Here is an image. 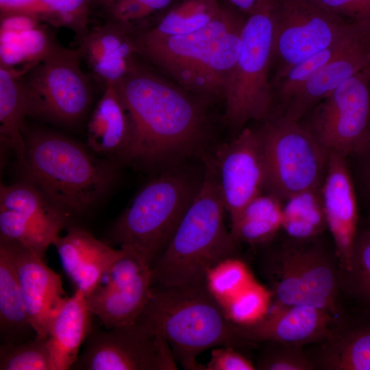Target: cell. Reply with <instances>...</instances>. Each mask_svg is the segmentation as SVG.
I'll return each instance as SVG.
<instances>
[{"mask_svg": "<svg viewBox=\"0 0 370 370\" xmlns=\"http://www.w3.org/2000/svg\"><path fill=\"white\" fill-rule=\"evenodd\" d=\"M114 85L131 123L120 159L155 164L185 158L200 148L207 127L202 100L136 64Z\"/></svg>", "mask_w": 370, "mask_h": 370, "instance_id": "obj_1", "label": "cell"}, {"mask_svg": "<svg viewBox=\"0 0 370 370\" xmlns=\"http://www.w3.org/2000/svg\"><path fill=\"white\" fill-rule=\"evenodd\" d=\"M205 162L204 175L193 200L171 240L151 264L153 286L202 283L213 266L237 256L238 243L225 223L226 210L214 160Z\"/></svg>", "mask_w": 370, "mask_h": 370, "instance_id": "obj_2", "label": "cell"}, {"mask_svg": "<svg viewBox=\"0 0 370 370\" xmlns=\"http://www.w3.org/2000/svg\"><path fill=\"white\" fill-rule=\"evenodd\" d=\"M23 136L25 180L70 217L87 212L114 182V164L77 142L44 130L24 128Z\"/></svg>", "mask_w": 370, "mask_h": 370, "instance_id": "obj_3", "label": "cell"}, {"mask_svg": "<svg viewBox=\"0 0 370 370\" xmlns=\"http://www.w3.org/2000/svg\"><path fill=\"white\" fill-rule=\"evenodd\" d=\"M137 321L167 341L175 360L188 370H206L197 360L217 347L249 345L208 291L206 282L174 287L153 286Z\"/></svg>", "mask_w": 370, "mask_h": 370, "instance_id": "obj_4", "label": "cell"}, {"mask_svg": "<svg viewBox=\"0 0 370 370\" xmlns=\"http://www.w3.org/2000/svg\"><path fill=\"white\" fill-rule=\"evenodd\" d=\"M200 183L175 171L156 177L138 192L115 222L113 241L151 265L171 240Z\"/></svg>", "mask_w": 370, "mask_h": 370, "instance_id": "obj_5", "label": "cell"}, {"mask_svg": "<svg viewBox=\"0 0 370 370\" xmlns=\"http://www.w3.org/2000/svg\"><path fill=\"white\" fill-rule=\"evenodd\" d=\"M273 41V0L249 15L242 27L239 52L227 81L225 119L241 130L251 120L266 119L273 104L269 79Z\"/></svg>", "mask_w": 370, "mask_h": 370, "instance_id": "obj_6", "label": "cell"}, {"mask_svg": "<svg viewBox=\"0 0 370 370\" xmlns=\"http://www.w3.org/2000/svg\"><path fill=\"white\" fill-rule=\"evenodd\" d=\"M266 171V190L282 201L321 187L328 152L301 121L275 114L257 130Z\"/></svg>", "mask_w": 370, "mask_h": 370, "instance_id": "obj_7", "label": "cell"}, {"mask_svg": "<svg viewBox=\"0 0 370 370\" xmlns=\"http://www.w3.org/2000/svg\"><path fill=\"white\" fill-rule=\"evenodd\" d=\"M291 241L264 264L275 306H309L335 315L341 271L321 247Z\"/></svg>", "mask_w": 370, "mask_h": 370, "instance_id": "obj_8", "label": "cell"}, {"mask_svg": "<svg viewBox=\"0 0 370 370\" xmlns=\"http://www.w3.org/2000/svg\"><path fill=\"white\" fill-rule=\"evenodd\" d=\"M274 82L292 66L370 25L344 19L312 0H273Z\"/></svg>", "mask_w": 370, "mask_h": 370, "instance_id": "obj_9", "label": "cell"}, {"mask_svg": "<svg viewBox=\"0 0 370 370\" xmlns=\"http://www.w3.org/2000/svg\"><path fill=\"white\" fill-rule=\"evenodd\" d=\"M79 49L56 42L49 53L25 74L23 81L30 116L65 125L77 123L88 110L92 90L80 66Z\"/></svg>", "mask_w": 370, "mask_h": 370, "instance_id": "obj_10", "label": "cell"}, {"mask_svg": "<svg viewBox=\"0 0 370 370\" xmlns=\"http://www.w3.org/2000/svg\"><path fill=\"white\" fill-rule=\"evenodd\" d=\"M329 153L349 157L370 141V67L347 79L300 121Z\"/></svg>", "mask_w": 370, "mask_h": 370, "instance_id": "obj_11", "label": "cell"}, {"mask_svg": "<svg viewBox=\"0 0 370 370\" xmlns=\"http://www.w3.org/2000/svg\"><path fill=\"white\" fill-rule=\"evenodd\" d=\"M71 369L175 370L177 365L165 338L137 321L92 330Z\"/></svg>", "mask_w": 370, "mask_h": 370, "instance_id": "obj_12", "label": "cell"}, {"mask_svg": "<svg viewBox=\"0 0 370 370\" xmlns=\"http://www.w3.org/2000/svg\"><path fill=\"white\" fill-rule=\"evenodd\" d=\"M235 8H222L208 24L186 34L153 37L141 34L135 40L138 51L188 92L219 40L243 25L247 18Z\"/></svg>", "mask_w": 370, "mask_h": 370, "instance_id": "obj_13", "label": "cell"}, {"mask_svg": "<svg viewBox=\"0 0 370 370\" xmlns=\"http://www.w3.org/2000/svg\"><path fill=\"white\" fill-rule=\"evenodd\" d=\"M120 248L121 256L86 296L92 316L107 328L137 321L153 287L151 264L133 250Z\"/></svg>", "mask_w": 370, "mask_h": 370, "instance_id": "obj_14", "label": "cell"}, {"mask_svg": "<svg viewBox=\"0 0 370 370\" xmlns=\"http://www.w3.org/2000/svg\"><path fill=\"white\" fill-rule=\"evenodd\" d=\"M214 160L225 208L232 219L266 190L265 166L257 130H241L219 148Z\"/></svg>", "mask_w": 370, "mask_h": 370, "instance_id": "obj_15", "label": "cell"}, {"mask_svg": "<svg viewBox=\"0 0 370 370\" xmlns=\"http://www.w3.org/2000/svg\"><path fill=\"white\" fill-rule=\"evenodd\" d=\"M321 194L341 272L350 268L352 248L359 225V207L347 157L329 153Z\"/></svg>", "mask_w": 370, "mask_h": 370, "instance_id": "obj_16", "label": "cell"}, {"mask_svg": "<svg viewBox=\"0 0 370 370\" xmlns=\"http://www.w3.org/2000/svg\"><path fill=\"white\" fill-rule=\"evenodd\" d=\"M334 316L309 306H280L271 308L259 322L236 325L239 336L249 345L280 343L304 345L328 340L332 334Z\"/></svg>", "mask_w": 370, "mask_h": 370, "instance_id": "obj_17", "label": "cell"}, {"mask_svg": "<svg viewBox=\"0 0 370 370\" xmlns=\"http://www.w3.org/2000/svg\"><path fill=\"white\" fill-rule=\"evenodd\" d=\"M8 241L14 252L29 321L36 336L48 337L51 323L67 297L61 276L43 258L19 243Z\"/></svg>", "mask_w": 370, "mask_h": 370, "instance_id": "obj_18", "label": "cell"}, {"mask_svg": "<svg viewBox=\"0 0 370 370\" xmlns=\"http://www.w3.org/2000/svg\"><path fill=\"white\" fill-rule=\"evenodd\" d=\"M53 245L75 290L82 291L85 297L123 253L121 248L115 249L75 226L70 227L65 235L59 236Z\"/></svg>", "mask_w": 370, "mask_h": 370, "instance_id": "obj_19", "label": "cell"}, {"mask_svg": "<svg viewBox=\"0 0 370 370\" xmlns=\"http://www.w3.org/2000/svg\"><path fill=\"white\" fill-rule=\"evenodd\" d=\"M129 29L110 22L89 30L78 48L93 75L104 85L115 84L136 65V41Z\"/></svg>", "mask_w": 370, "mask_h": 370, "instance_id": "obj_20", "label": "cell"}, {"mask_svg": "<svg viewBox=\"0 0 370 370\" xmlns=\"http://www.w3.org/2000/svg\"><path fill=\"white\" fill-rule=\"evenodd\" d=\"M369 61L370 38L358 43L319 70L281 107L277 114L300 121L341 84L365 69Z\"/></svg>", "mask_w": 370, "mask_h": 370, "instance_id": "obj_21", "label": "cell"}, {"mask_svg": "<svg viewBox=\"0 0 370 370\" xmlns=\"http://www.w3.org/2000/svg\"><path fill=\"white\" fill-rule=\"evenodd\" d=\"M92 317L82 291L75 290L66 297L49 331L54 370L71 369L81 346L92 331Z\"/></svg>", "mask_w": 370, "mask_h": 370, "instance_id": "obj_22", "label": "cell"}, {"mask_svg": "<svg viewBox=\"0 0 370 370\" xmlns=\"http://www.w3.org/2000/svg\"><path fill=\"white\" fill-rule=\"evenodd\" d=\"M130 132L127 110L114 85H108L90 117L87 145L96 153L119 158L127 146Z\"/></svg>", "mask_w": 370, "mask_h": 370, "instance_id": "obj_23", "label": "cell"}, {"mask_svg": "<svg viewBox=\"0 0 370 370\" xmlns=\"http://www.w3.org/2000/svg\"><path fill=\"white\" fill-rule=\"evenodd\" d=\"M0 334L3 344L26 341L32 338V334L36 335L26 310L12 245L3 238H0Z\"/></svg>", "mask_w": 370, "mask_h": 370, "instance_id": "obj_24", "label": "cell"}, {"mask_svg": "<svg viewBox=\"0 0 370 370\" xmlns=\"http://www.w3.org/2000/svg\"><path fill=\"white\" fill-rule=\"evenodd\" d=\"M0 208L14 212L22 220L42 230L56 240L69 224L70 218L25 180L8 186L1 185Z\"/></svg>", "mask_w": 370, "mask_h": 370, "instance_id": "obj_25", "label": "cell"}, {"mask_svg": "<svg viewBox=\"0 0 370 370\" xmlns=\"http://www.w3.org/2000/svg\"><path fill=\"white\" fill-rule=\"evenodd\" d=\"M23 75L14 69L0 66V138L14 151L21 166L26 151L24 120L30 116Z\"/></svg>", "mask_w": 370, "mask_h": 370, "instance_id": "obj_26", "label": "cell"}, {"mask_svg": "<svg viewBox=\"0 0 370 370\" xmlns=\"http://www.w3.org/2000/svg\"><path fill=\"white\" fill-rule=\"evenodd\" d=\"M283 201L263 192L230 219V232L239 243L257 245L271 240L282 229Z\"/></svg>", "mask_w": 370, "mask_h": 370, "instance_id": "obj_27", "label": "cell"}, {"mask_svg": "<svg viewBox=\"0 0 370 370\" xmlns=\"http://www.w3.org/2000/svg\"><path fill=\"white\" fill-rule=\"evenodd\" d=\"M367 320L354 323L340 336L326 340L319 364L331 370H370V313Z\"/></svg>", "mask_w": 370, "mask_h": 370, "instance_id": "obj_28", "label": "cell"}, {"mask_svg": "<svg viewBox=\"0 0 370 370\" xmlns=\"http://www.w3.org/2000/svg\"><path fill=\"white\" fill-rule=\"evenodd\" d=\"M328 229L321 187L295 194L283 201L282 230L293 241H312Z\"/></svg>", "mask_w": 370, "mask_h": 370, "instance_id": "obj_29", "label": "cell"}, {"mask_svg": "<svg viewBox=\"0 0 370 370\" xmlns=\"http://www.w3.org/2000/svg\"><path fill=\"white\" fill-rule=\"evenodd\" d=\"M370 38V27H365L346 39L328 47L292 66L274 82L275 90L282 107L319 70L329 62Z\"/></svg>", "mask_w": 370, "mask_h": 370, "instance_id": "obj_30", "label": "cell"}, {"mask_svg": "<svg viewBox=\"0 0 370 370\" xmlns=\"http://www.w3.org/2000/svg\"><path fill=\"white\" fill-rule=\"evenodd\" d=\"M222 8L217 0H181L156 26L143 34L153 37L189 34L208 24Z\"/></svg>", "mask_w": 370, "mask_h": 370, "instance_id": "obj_31", "label": "cell"}, {"mask_svg": "<svg viewBox=\"0 0 370 370\" xmlns=\"http://www.w3.org/2000/svg\"><path fill=\"white\" fill-rule=\"evenodd\" d=\"M341 284L370 313V222L359 223L350 268L341 271Z\"/></svg>", "mask_w": 370, "mask_h": 370, "instance_id": "obj_32", "label": "cell"}, {"mask_svg": "<svg viewBox=\"0 0 370 370\" xmlns=\"http://www.w3.org/2000/svg\"><path fill=\"white\" fill-rule=\"evenodd\" d=\"M256 280L247 265L237 256L225 258L213 266L205 278L208 291L221 308Z\"/></svg>", "mask_w": 370, "mask_h": 370, "instance_id": "obj_33", "label": "cell"}, {"mask_svg": "<svg viewBox=\"0 0 370 370\" xmlns=\"http://www.w3.org/2000/svg\"><path fill=\"white\" fill-rule=\"evenodd\" d=\"M1 370H54L49 338H32L0 347Z\"/></svg>", "mask_w": 370, "mask_h": 370, "instance_id": "obj_34", "label": "cell"}, {"mask_svg": "<svg viewBox=\"0 0 370 370\" xmlns=\"http://www.w3.org/2000/svg\"><path fill=\"white\" fill-rule=\"evenodd\" d=\"M272 301L271 290L256 280L222 309L232 323L247 326L259 322L269 313Z\"/></svg>", "mask_w": 370, "mask_h": 370, "instance_id": "obj_35", "label": "cell"}, {"mask_svg": "<svg viewBox=\"0 0 370 370\" xmlns=\"http://www.w3.org/2000/svg\"><path fill=\"white\" fill-rule=\"evenodd\" d=\"M56 41L38 25L20 33L0 32V44L7 45L28 71L51 51Z\"/></svg>", "mask_w": 370, "mask_h": 370, "instance_id": "obj_36", "label": "cell"}, {"mask_svg": "<svg viewBox=\"0 0 370 370\" xmlns=\"http://www.w3.org/2000/svg\"><path fill=\"white\" fill-rule=\"evenodd\" d=\"M39 19L72 30L80 40L88 28L90 0H39Z\"/></svg>", "mask_w": 370, "mask_h": 370, "instance_id": "obj_37", "label": "cell"}, {"mask_svg": "<svg viewBox=\"0 0 370 370\" xmlns=\"http://www.w3.org/2000/svg\"><path fill=\"white\" fill-rule=\"evenodd\" d=\"M0 237L19 243L44 258L56 239L42 230L22 220L14 212L0 208Z\"/></svg>", "mask_w": 370, "mask_h": 370, "instance_id": "obj_38", "label": "cell"}, {"mask_svg": "<svg viewBox=\"0 0 370 370\" xmlns=\"http://www.w3.org/2000/svg\"><path fill=\"white\" fill-rule=\"evenodd\" d=\"M256 368L260 370H311L314 362L302 349L303 345L280 343H264Z\"/></svg>", "mask_w": 370, "mask_h": 370, "instance_id": "obj_39", "label": "cell"}, {"mask_svg": "<svg viewBox=\"0 0 370 370\" xmlns=\"http://www.w3.org/2000/svg\"><path fill=\"white\" fill-rule=\"evenodd\" d=\"M351 171L359 210L370 222V141L358 152L347 158Z\"/></svg>", "mask_w": 370, "mask_h": 370, "instance_id": "obj_40", "label": "cell"}, {"mask_svg": "<svg viewBox=\"0 0 370 370\" xmlns=\"http://www.w3.org/2000/svg\"><path fill=\"white\" fill-rule=\"evenodd\" d=\"M173 0H118L109 9L112 21L126 28L166 8Z\"/></svg>", "mask_w": 370, "mask_h": 370, "instance_id": "obj_41", "label": "cell"}, {"mask_svg": "<svg viewBox=\"0 0 370 370\" xmlns=\"http://www.w3.org/2000/svg\"><path fill=\"white\" fill-rule=\"evenodd\" d=\"M326 10L352 22L370 25V0H312Z\"/></svg>", "mask_w": 370, "mask_h": 370, "instance_id": "obj_42", "label": "cell"}, {"mask_svg": "<svg viewBox=\"0 0 370 370\" xmlns=\"http://www.w3.org/2000/svg\"><path fill=\"white\" fill-rule=\"evenodd\" d=\"M256 366L247 358L231 346L212 349L206 370H254Z\"/></svg>", "mask_w": 370, "mask_h": 370, "instance_id": "obj_43", "label": "cell"}, {"mask_svg": "<svg viewBox=\"0 0 370 370\" xmlns=\"http://www.w3.org/2000/svg\"><path fill=\"white\" fill-rule=\"evenodd\" d=\"M1 17L12 14H27L39 19V0H0Z\"/></svg>", "mask_w": 370, "mask_h": 370, "instance_id": "obj_44", "label": "cell"}, {"mask_svg": "<svg viewBox=\"0 0 370 370\" xmlns=\"http://www.w3.org/2000/svg\"><path fill=\"white\" fill-rule=\"evenodd\" d=\"M235 9L247 16L257 12L271 0H227Z\"/></svg>", "mask_w": 370, "mask_h": 370, "instance_id": "obj_45", "label": "cell"}, {"mask_svg": "<svg viewBox=\"0 0 370 370\" xmlns=\"http://www.w3.org/2000/svg\"><path fill=\"white\" fill-rule=\"evenodd\" d=\"M118 0H94L96 3L108 10Z\"/></svg>", "mask_w": 370, "mask_h": 370, "instance_id": "obj_46", "label": "cell"}, {"mask_svg": "<svg viewBox=\"0 0 370 370\" xmlns=\"http://www.w3.org/2000/svg\"><path fill=\"white\" fill-rule=\"evenodd\" d=\"M369 67H370V61H369Z\"/></svg>", "mask_w": 370, "mask_h": 370, "instance_id": "obj_47", "label": "cell"}]
</instances>
